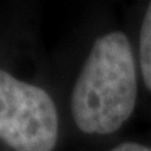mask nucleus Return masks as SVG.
Returning <instances> with one entry per match:
<instances>
[{"instance_id": "obj_4", "label": "nucleus", "mask_w": 151, "mask_h": 151, "mask_svg": "<svg viewBox=\"0 0 151 151\" xmlns=\"http://www.w3.org/2000/svg\"><path fill=\"white\" fill-rule=\"evenodd\" d=\"M111 151H151V147L143 146L139 143H133V141H126V143H122L119 146L113 147Z\"/></svg>"}, {"instance_id": "obj_3", "label": "nucleus", "mask_w": 151, "mask_h": 151, "mask_svg": "<svg viewBox=\"0 0 151 151\" xmlns=\"http://www.w3.org/2000/svg\"><path fill=\"white\" fill-rule=\"evenodd\" d=\"M140 69L146 87L151 92V3L148 4L140 29Z\"/></svg>"}, {"instance_id": "obj_2", "label": "nucleus", "mask_w": 151, "mask_h": 151, "mask_svg": "<svg viewBox=\"0 0 151 151\" xmlns=\"http://www.w3.org/2000/svg\"><path fill=\"white\" fill-rule=\"evenodd\" d=\"M59 115L43 88L0 69V141L14 151H53Z\"/></svg>"}, {"instance_id": "obj_1", "label": "nucleus", "mask_w": 151, "mask_h": 151, "mask_svg": "<svg viewBox=\"0 0 151 151\" xmlns=\"http://www.w3.org/2000/svg\"><path fill=\"white\" fill-rule=\"evenodd\" d=\"M136 101V63L127 37L113 31L98 38L71 91L76 126L87 134H111L132 116Z\"/></svg>"}]
</instances>
